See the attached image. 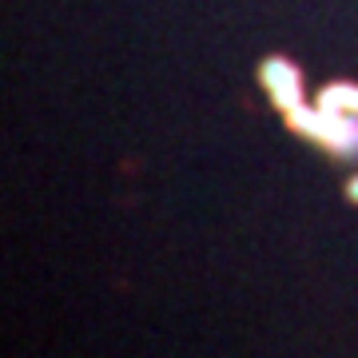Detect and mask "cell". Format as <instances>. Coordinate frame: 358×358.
Masks as SVG:
<instances>
[{
	"label": "cell",
	"instance_id": "1",
	"mask_svg": "<svg viewBox=\"0 0 358 358\" xmlns=\"http://www.w3.org/2000/svg\"><path fill=\"white\" fill-rule=\"evenodd\" d=\"M287 124L299 136L319 140L338 159H358V112H327V108L299 103L294 112H287Z\"/></svg>",
	"mask_w": 358,
	"mask_h": 358
},
{
	"label": "cell",
	"instance_id": "2",
	"mask_svg": "<svg viewBox=\"0 0 358 358\" xmlns=\"http://www.w3.org/2000/svg\"><path fill=\"white\" fill-rule=\"evenodd\" d=\"M259 80H263V88H267L271 103H275V108H282V112H294V108L303 103V76H299V68H294L291 60H282V56L263 60Z\"/></svg>",
	"mask_w": 358,
	"mask_h": 358
},
{
	"label": "cell",
	"instance_id": "3",
	"mask_svg": "<svg viewBox=\"0 0 358 358\" xmlns=\"http://www.w3.org/2000/svg\"><path fill=\"white\" fill-rule=\"evenodd\" d=\"M355 92L358 84H327L319 96V108H327V112H355Z\"/></svg>",
	"mask_w": 358,
	"mask_h": 358
},
{
	"label": "cell",
	"instance_id": "4",
	"mask_svg": "<svg viewBox=\"0 0 358 358\" xmlns=\"http://www.w3.org/2000/svg\"><path fill=\"white\" fill-rule=\"evenodd\" d=\"M346 195H350V199H355V203H358V176L350 179V183H346Z\"/></svg>",
	"mask_w": 358,
	"mask_h": 358
},
{
	"label": "cell",
	"instance_id": "5",
	"mask_svg": "<svg viewBox=\"0 0 358 358\" xmlns=\"http://www.w3.org/2000/svg\"><path fill=\"white\" fill-rule=\"evenodd\" d=\"M355 112H358V92H355Z\"/></svg>",
	"mask_w": 358,
	"mask_h": 358
}]
</instances>
